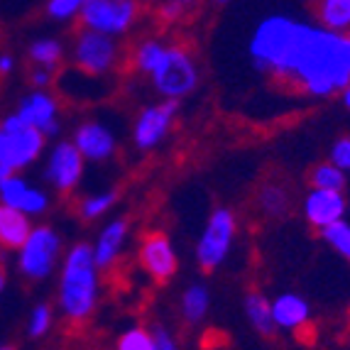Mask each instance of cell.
Listing matches in <instances>:
<instances>
[{"label": "cell", "instance_id": "cell-24", "mask_svg": "<svg viewBox=\"0 0 350 350\" xmlns=\"http://www.w3.org/2000/svg\"><path fill=\"white\" fill-rule=\"evenodd\" d=\"M29 57H32V62L40 66H54L59 62V57H62V44L54 40H40L32 44V49H29Z\"/></svg>", "mask_w": 350, "mask_h": 350}, {"label": "cell", "instance_id": "cell-35", "mask_svg": "<svg viewBox=\"0 0 350 350\" xmlns=\"http://www.w3.org/2000/svg\"><path fill=\"white\" fill-rule=\"evenodd\" d=\"M10 66H12L10 57H3V59H0V71H3V74H8V71H10Z\"/></svg>", "mask_w": 350, "mask_h": 350}, {"label": "cell", "instance_id": "cell-6", "mask_svg": "<svg viewBox=\"0 0 350 350\" xmlns=\"http://www.w3.org/2000/svg\"><path fill=\"white\" fill-rule=\"evenodd\" d=\"M133 0H91L81 8V20L88 29H98L105 35L125 32L128 25L135 20Z\"/></svg>", "mask_w": 350, "mask_h": 350}, {"label": "cell", "instance_id": "cell-1", "mask_svg": "<svg viewBox=\"0 0 350 350\" xmlns=\"http://www.w3.org/2000/svg\"><path fill=\"white\" fill-rule=\"evenodd\" d=\"M255 66L292 94L326 98L350 83V37L275 15L250 40Z\"/></svg>", "mask_w": 350, "mask_h": 350}, {"label": "cell", "instance_id": "cell-38", "mask_svg": "<svg viewBox=\"0 0 350 350\" xmlns=\"http://www.w3.org/2000/svg\"><path fill=\"white\" fill-rule=\"evenodd\" d=\"M176 3H189V0H176Z\"/></svg>", "mask_w": 350, "mask_h": 350}, {"label": "cell", "instance_id": "cell-30", "mask_svg": "<svg viewBox=\"0 0 350 350\" xmlns=\"http://www.w3.org/2000/svg\"><path fill=\"white\" fill-rule=\"evenodd\" d=\"M113 199H116V193H103V196H94V199H88V201H83V208H81V213L86 218H96V216H100L108 206L113 204Z\"/></svg>", "mask_w": 350, "mask_h": 350}, {"label": "cell", "instance_id": "cell-4", "mask_svg": "<svg viewBox=\"0 0 350 350\" xmlns=\"http://www.w3.org/2000/svg\"><path fill=\"white\" fill-rule=\"evenodd\" d=\"M152 79H154V86L162 96L181 98L196 86V69H193L191 57L184 49L172 47L164 49L159 64L152 71Z\"/></svg>", "mask_w": 350, "mask_h": 350}, {"label": "cell", "instance_id": "cell-3", "mask_svg": "<svg viewBox=\"0 0 350 350\" xmlns=\"http://www.w3.org/2000/svg\"><path fill=\"white\" fill-rule=\"evenodd\" d=\"M44 135L32 125H23L18 116H10L0 128V179L20 167H27L40 154Z\"/></svg>", "mask_w": 350, "mask_h": 350}, {"label": "cell", "instance_id": "cell-23", "mask_svg": "<svg viewBox=\"0 0 350 350\" xmlns=\"http://www.w3.org/2000/svg\"><path fill=\"white\" fill-rule=\"evenodd\" d=\"M311 184L319 189H343L345 187V176L343 170L336 167V164H321L311 172Z\"/></svg>", "mask_w": 350, "mask_h": 350}, {"label": "cell", "instance_id": "cell-39", "mask_svg": "<svg viewBox=\"0 0 350 350\" xmlns=\"http://www.w3.org/2000/svg\"><path fill=\"white\" fill-rule=\"evenodd\" d=\"M218 3H228V0H218Z\"/></svg>", "mask_w": 350, "mask_h": 350}, {"label": "cell", "instance_id": "cell-28", "mask_svg": "<svg viewBox=\"0 0 350 350\" xmlns=\"http://www.w3.org/2000/svg\"><path fill=\"white\" fill-rule=\"evenodd\" d=\"M86 3H91V0H49L47 12L52 15V18L64 20V18H71L74 12L81 10Z\"/></svg>", "mask_w": 350, "mask_h": 350}, {"label": "cell", "instance_id": "cell-11", "mask_svg": "<svg viewBox=\"0 0 350 350\" xmlns=\"http://www.w3.org/2000/svg\"><path fill=\"white\" fill-rule=\"evenodd\" d=\"M176 113V98H170L164 105H157V108H147L140 116L137 125H135V142L137 147H152L157 145L164 137L167 128L172 123V116Z\"/></svg>", "mask_w": 350, "mask_h": 350}, {"label": "cell", "instance_id": "cell-14", "mask_svg": "<svg viewBox=\"0 0 350 350\" xmlns=\"http://www.w3.org/2000/svg\"><path fill=\"white\" fill-rule=\"evenodd\" d=\"M0 196L8 206H15L25 213H40V211L47 208L44 193L29 189L20 176H15V172L0 179Z\"/></svg>", "mask_w": 350, "mask_h": 350}, {"label": "cell", "instance_id": "cell-25", "mask_svg": "<svg viewBox=\"0 0 350 350\" xmlns=\"http://www.w3.org/2000/svg\"><path fill=\"white\" fill-rule=\"evenodd\" d=\"M120 350H154V338L152 333L142 331V328H133V331L123 333V338L118 340Z\"/></svg>", "mask_w": 350, "mask_h": 350}, {"label": "cell", "instance_id": "cell-36", "mask_svg": "<svg viewBox=\"0 0 350 350\" xmlns=\"http://www.w3.org/2000/svg\"><path fill=\"white\" fill-rule=\"evenodd\" d=\"M343 100H345V105H348V108H350V83L343 88Z\"/></svg>", "mask_w": 350, "mask_h": 350}, {"label": "cell", "instance_id": "cell-13", "mask_svg": "<svg viewBox=\"0 0 350 350\" xmlns=\"http://www.w3.org/2000/svg\"><path fill=\"white\" fill-rule=\"evenodd\" d=\"M15 116H18V120L23 125H32V128L40 130L44 137H47V135H57V130H59L57 118H54L57 116V105L44 94H35V96H29V98H25Z\"/></svg>", "mask_w": 350, "mask_h": 350}, {"label": "cell", "instance_id": "cell-33", "mask_svg": "<svg viewBox=\"0 0 350 350\" xmlns=\"http://www.w3.org/2000/svg\"><path fill=\"white\" fill-rule=\"evenodd\" d=\"M32 81H35L37 86H44V83L49 81V71H47V66H44V69H37L35 74H32Z\"/></svg>", "mask_w": 350, "mask_h": 350}, {"label": "cell", "instance_id": "cell-10", "mask_svg": "<svg viewBox=\"0 0 350 350\" xmlns=\"http://www.w3.org/2000/svg\"><path fill=\"white\" fill-rule=\"evenodd\" d=\"M81 172H83V154L79 152V147L69 145V142H62V145L54 147L47 164V176L54 187L66 191V189H71L79 181Z\"/></svg>", "mask_w": 350, "mask_h": 350}, {"label": "cell", "instance_id": "cell-5", "mask_svg": "<svg viewBox=\"0 0 350 350\" xmlns=\"http://www.w3.org/2000/svg\"><path fill=\"white\" fill-rule=\"evenodd\" d=\"M59 252V235L52 228H37L29 230L27 240L23 243V252H20V269L29 280H42L47 277L54 267Z\"/></svg>", "mask_w": 350, "mask_h": 350}, {"label": "cell", "instance_id": "cell-20", "mask_svg": "<svg viewBox=\"0 0 350 350\" xmlns=\"http://www.w3.org/2000/svg\"><path fill=\"white\" fill-rule=\"evenodd\" d=\"M316 18L321 20L328 29H343L350 27V0H316Z\"/></svg>", "mask_w": 350, "mask_h": 350}, {"label": "cell", "instance_id": "cell-22", "mask_svg": "<svg viewBox=\"0 0 350 350\" xmlns=\"http://www.w3.org/2000/svg\"><path fill=\"white\" fill-rule=\"evenodd\" d=\"M321 233H323V240H328V243H331V245L336 247L345 260H350V226L348 223H343L338 218V221L323 226Z\"/></svg>", "mask_w": 350, "mask_h": 350}, {"label": "cell", "instance_id": "cell-31", "mask_svg": "<svg viewBox=\"0 0 350 350\" xmlns=\"http://www.w3.org/2000/svg\"><path fill=\"white\" fill-rule=\"evenodd\" d=\"M331 159L340 170H350V137H343V140H338L333 145Z\"/></svg>", "mask_w": 350, "mask_h": 350}, {"label": "cell", "instance_id": "cell-19", "mask_svg": "<svg viewBox=\"0 0 350 350\" xmlns=\"http://www.w3.org/2000/svg\"><path fill=\"white\" fill-rule=\"evenodd\" d=\"M245 311H247V319H250L252 328L257 333H262L265 338H272L277 331V321H275V314H272V304L262 297V294H250L245 299Z\"/></svg>", "mask_w": 350, "mask_h": 350}, {"label": "cell", "instance_id": "cell-15", "mask_svg": "<svg viewBox=\"0 0 350 350\" xmlns=\"http://www.w3.org/2000/svg\"><path fill=\"white\" fill-rule=\"evenodd\" d=\"M113 135L98 123H88L83 128H79L76 133V147L81 152L83 157H91V159H105L111 157L113 152Z\"/></svg>", "mask_w": 350, "mask_h": 350}, {"label": "cell", "instance_id": "cell-8", "mask_svg": "<svg viewBox=\"0 0 350 350\" xmlns=\"http://www.w3.org/2000/svg\"><path fill=\"white\" fill-rule=\"evenodd\" d=\"M116 47H113L111 37L98 29H88L76 42V64L86 74H100L113 64Z\"/></svg>", "mask_w": 350, "mask_h": 350}, {"label": "cell", "instance_id": "cell-32", "mask_svg": "<svg viewBox=\"0 0 350 350\" xmlns=\"http://www.w3.org/2000/svg\"><path fill=\"white\" fill-rule=\"evenodd\" d=\"M152 338H154V348H164V350L174 348V340L170 338V333L164 331V328H154Z\"/></svg>", "mask_w": 350, "mask_h": 350}, {"label": "cell", "instance_id": "cell-16", "mask_svg": "<svg viewBox=\"0 0 350 350\" xmlns=\"http://www.w3.org/2000/svg\"><path fill=\"white\" fill-rule=\"evenodd\" d=\"M29 235L27 213L15 206H0V245L5 247H23Z\"/></svg>", "mask_w": 350, "mask_h": 350}, {"label": "cell", "instance_id": "cell-2", "mask_svg": "<svg viewBox=\"0 0 350 350\" xmlns=\"http://www.w3.org/2000/svg\"><path fill=\"white\" fill-rule=\"evenodd\" d=\"M96 304V257L88 245L69 252L62 275V309L71 321H86Z\"/></svg>", "mask_w": 350, "mask_h": 350}, {"label": "cell", "instance_id": "cell-21", "mask_svg": "<svg viewBox=\"0 0 350 350\" xmlns=\"http://www.w3.org/2000/svg\"><path fill=\"white\" fill-rule=\"evenodd\" d=\"M181 309H184L187 321H191V323L201 321L204 314H206V309H208V292H206L204 286H191V289L184 294Z\"/></svg>", "mask_w": 350, "mask_h": 350}, {"label": "cell", "instance_id": "cell-12", "mask_svg": "<svg viewBox=\"0 0 350 350\" xmlns=\"http://www.w3.org/2000/svg\"><path fill=\"white\" fill-rule=\"evenodd\" d=\"M345 213V199L338 189H319L309 193L306 199V218L311 226L323 228L328 223L338 221Z\"/></svg>", "mask_w": 350, "mask_h": 350}, {"label": "cell", "instance_id": "cell-26", "mask_svg": "<svg viewBox=\"0 0 350 350\" xmlns=\"http://www.w3.org/2000/svg\"><path fill=\"white\" fill-rule=\"evenodd\" d=\"M260 206L267 211L269 216H280L286 211V193L280 187H267L260 193Z\"/></svg>", "mask_w": 350, "mask_h": 350}, {"label": "cell", "instance_id": "cell-27", "mask_svg": "<svg viewBox=\"0 0 350 350\" xmlns=\"http://www.w3.org/2000/svg\"><path fill=\"white\" fill-rule=\"evenodd\" d=\"M164 54V47L162 44H157V42H147V44H142L140 52H137V64H140L142 71H154V66L159 64V59H162Z\"/></svg>", "mask_w": 350, "mask_h": 350}, {"label": "cell", "instance_id": "cell-37", "mask_svg": "<svg viewBox=\"0 0 350 350\" xmlns=\"http://www.w3.org/2000/svg\"><path fill=\"white\" fill-rule=\"evenodd\" d=\"M3 286H5V272H3V267H0V292H3Z\"/></svg>", "mask_w": 350, "mask_h": 350}, {"label": "cell", "instance_id": "cell-7", "mask_svg": "<svg viewBox=\"0 0 350 350\" xmlns=\"http://www.w3.org/2000/svg\"><path fill=\"white\" fill-rule=\"evenodd\" d=\"M235 233V221L233 213L226 208H218L208 221L204 238L199 243V262L206 272L216 269L218 265L226 260L228 250H230V240Z\"/></svg>", "mask_w": 350, "mask_h": 350}, {"label": "cell", "instance_id": "cell-29", "mask_svg": "<svg viewBox=\"0 0 350 350\" xmlns=\"http://www.w3.org/2000/svg\"><path fill=\"white\" fill-rule=\"evenodd\" d=\"M49 323H52V311H49V306H37V309L32 311V319H29V336H32V338L44 336Z\"/></svg>", "mask_w": 350, "mask_h": 350}, {"label": "cell", "instance_id": "cell-9", "mask_svg": "<svg viewBox=\"0 0 350 350\" xmlns=\"http://www.w3.org/2000/svg\"><path fill=\"white\" fill-rule=\"evenodd\" d=\"M140 262L157 282H167L176 272V255L164 233H150L142 240Z\"/></svg>", "mask_w": 350, "mask_h": 350}, {"label": "cell", "instance_id": "cell-34", "mask_svg": "<svg viewBox=\"0 0 350 350\" xmlns=\"http://www.w3.org/2000/svg\"><path fill=\"white\" fill-rule=\"evenodd\" d=\"M179 10H181V8L176 5V3H170V5H167V8L162 10V15H164L167 20H174L176 15H179Z\"/></svg>", "mask_w": 350, "mask_h": 350}, {"label": "cell", "instance_id": "cell-18", "mask_svg": "<svg viewBox=\"0 0 350 350\" xmlns=\"http://www.w3.org/2000/svg\"><path fill=\"white\" fill-rule=\"evenodd\" d=\"M125 233H128V223L125 221H116L105 228L98 240V245H96V250H94L96 265H98V267H108V265L116 260L120 247H123Z\"/></svg>", "mask_w": 350, "mask_h": 350}, {"label": "cell", "instance_id": "cell-17", "mask_svg": "<svg viewBox=\"0 0 350 350\" xmlns=\"http://www.w3.org/2000/svg\"><path fill=\"white\" fill-rule=\"evenodd\" d=\"M272 314H275L277 326L294 331V328L306 323V319H309V306H306L304 299H299L297 294H284V297H280L275 301Z\"/></svg>", "mask_w": 350, "mask_h": 350}]
</instances>
